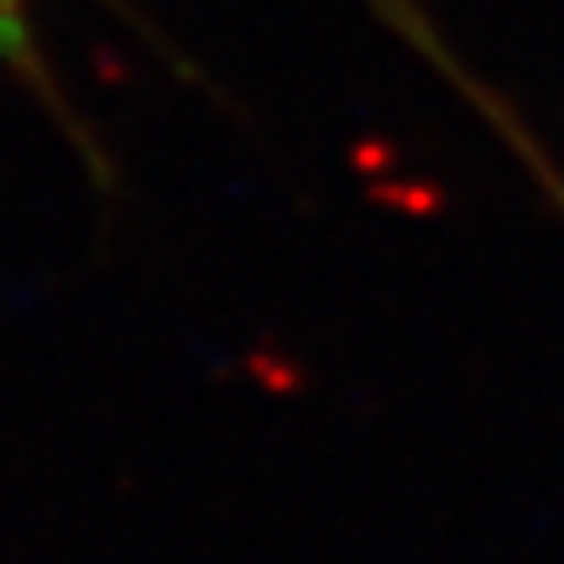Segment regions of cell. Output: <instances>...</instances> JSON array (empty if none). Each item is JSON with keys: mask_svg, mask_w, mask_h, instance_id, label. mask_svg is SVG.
I'll return each mask as SVG.
<instances>
[{"mask_svg": "<svg viewBox=\"0 0 564 564\" xmlns=\"http://www.w3.org/2000/svg\"><path fill=\"white\" fill-rule=\"evenodd\" d=\"M0 63L17 68L26 84L47 89L37 37H32V0H0Z\"/></svg>", "mask_w": 564, "mask_h": 564, "instance_id": "obj_1", "label": "cell"}]
</instances>
